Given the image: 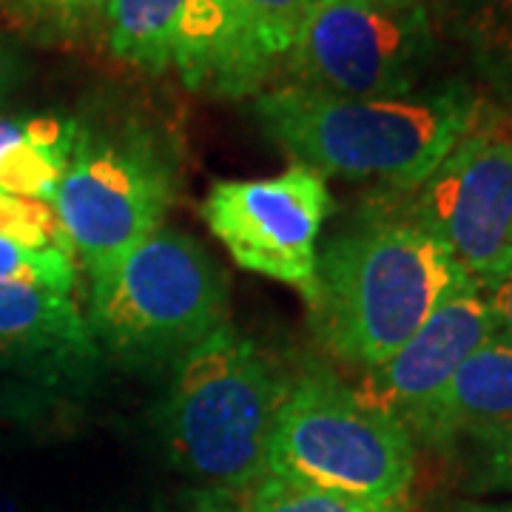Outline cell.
<instances>
[{
    "instance_id": "1",
    "label": "cell",
    "mask_w": 512,
    "mask_h": 512,
    "mask_svg": "<svg viewBox=\"0 0 512 512\" xmlns=\"http://www.w3.org/2000/svg\"><path fill=\"white\" fill-rule=\"evenodd\" d=\"M254 117L268 140L322 177L379 180L407 194L476 128L484 103L461 80L396 97H333L285 83L256 94Z\"/></svg>"
},
{
    "instance_id": "2",
    "label": "cell",
    "mask_w": 512,
    "mask_h": 512,
    "mask_svg": "<svg viewBox=\"0 0 512 512\" xmlns=\"http://www.w3.org/2000/svg\"><path fill=\"white\" fill-rule=\"evenodd\" d=\"M467 276L416 222L379 208L316 254L311 325L345 365L390 359Z\"/></svg>"
},
{
    "instance_id": "3",
    "label": "cell",
    "mask_w": 512,
    "mask_h": 512,
    "mask_svg": "<svg viewBox=\"0 0 512 512\" xmlns=\"http://www.w3.org/2000/svg\"><path fill=\"white\" fill-rule=\"evenodd\" d=\"M168 373L154 421L171 464L222 493L268 476V439L291 384L271 356L222 325Z\"/></svg>"
},
{
    "instance_id": "4",
    "label": "cell",
    "mask_w": 512,
    "mask_h": 512,
    "mask_svg": "<svg viewBox=\"0 0 512 512\" xmlns=\"http://www.w3.org/2000/svg\"><path fill=\"white\" fill-rule=\"evenodd\" d=\"M228 282L200 242L157 228L92 279L89 328L103 356L137 370H171L225 325Z\"/></svg>"
},
{
    "instance_id": "5",
    "label": "cell",
    "mask_w": 512,
    "mask_h": 512,
    "mask_svg": "<svg viewBox=\"0 0 512 512\" xmlns=\"http://www.w3.org/2000/svg\"><path fill=\"white\" fill-rule=\"evenodd\" d=\"M265 470L311 490L404 501L416 478V441L330 370H308L279 404Z\"/></svg>"
},
{
    "instance_id": "6",
    "label": "cell",
    "mask_w": 512,
    "mask_h": 512,
    "mask_svg": "<svg viewBox=\"0 0 512 512\" xmlns=\"http://www.w3.org/2000/svg\"><path fill=\"white\" fill-rule=\"evenodd\" d=\"M174 188V160L154 131L77 120L52 205L74 254L97 279L160 228Z\"/></svg>"
},
{
    "instance_id": "7",
    "label": "cell",
    "mask_w": 512,
    "mask_h": 512,
    "mask_svg": "<svg viewBox=\"0 0 512 512\" xmlns=\"http://www.w3.org/2000/svg\"><path fill=\"white\" fill-rule=\"evenodd\" d=\"M384 208L416 222L490 291L512 271V128L481 117L439 168Z\"/></svg>"
},
{
    "instance_id": "8",
    "label": "cell",
    "mask_w": 512,
    "mask_h": 512,
    "mask_svg": "<svg viewBox=\"0 0 512 512\" xmlns=\"http://www.w3.org/2000/svg\"><path fill=\"white\" fill-rule=\"evenodd\" d=\"M436 52L424 3L319 0L285 57L288 86L333 97L416 92Z\"/></svg>"
},
{
    "instance_id": "9",
    "label": "cell",
    "mask_w": 512,
    "mask_h": 512,
    "mask_svg": "<svg viewBox=\"0 0 512 512\" xmlns=\"http://www.w3.org/2000/svg\"><path fill=\"white\" fill-rule=\"evenodd\" d=\"M333 197L325 177L305 165L265 180H220L202 202L211 234L245 271L313 296L316 239Z\"/></svg>"
},
{
    "instance_id": "10",
    "label": "cell",
    "mask_w": 512,
    "mask_h": 512,
    "mask_svg": "<svg viewBox=\"0 0 512 512\" xmlns=\"http://www.w3.org/2000/svg\"><path fill=\"white\" fill-rule=\"evenodd\" d=\"M493 336L487 291L470 276H461L456 288L439 302L421 328L356 387V396L370 407L402 421L410 410L427 402L441 384L456 373Z\"/></svg>"
},
{
    "instance_id": "11",
    "label": "cell",
    "mask_w": 512,
    "mask_h": 512,
    "mask_svg": "<svg viewBox=\"0 0 512 512\" xmlns=\"http://www.w3.org/2000/svg\"><path fill=\"white\" fill-rule=\"evenodd\" d=\"M89 319L69 296L0 282V362L49 393H83L103 367Z\"/></svg>"
},
{
    "instance_id": "12",
    "label": "cell",
    "mask_w": 512,
    "mask_h": 512,
    "mask_svg": "<svg viewBox=\"0 0 512 512\" xmlns=\"http://www.w3.org/2000/svg\"><path fill=\"white\" fill-rule=\"evenodd\" d=\"M512 421V348L487 339L439 390L402 419L413 441L453 450L470 433Z\"/></svg>"
},
{
    "instance_id": "13",
    "label": "cell",
    "mask_w": 512,
    "mask_h": 512,
    "mask_svg": "<svg viewBox=\"0 0 512 512\" xmlns=\"http://www.w3.org/2000/svg\"><path fill=\"white\" fill-rule=\"evenodd\" d=\"M208 0H109L106 43L111 55L148 74L174 69Z\"/></svg>"
},
{
    "instance_id": "14",
    "label": "cell",
    "mask_w": 512,
    "mask_h": 512,
    "mask_svg": "<svg viewBox=\"0 0 512 512\" xmlns=\"http://www.w3.org/2000/svg\"><path fill=\"white\" fill-rule=\"evenodd\" d=\"M316 3L319 0H225L248 94L262 92L276 66L291 55Z\"/></svg>"
},
{
    "instance_id": "15",
    "label": "cell",
    "mask_w": 512,
    "mask_h": 512,
    "mask_svg": "<svg viewBox=\"0 0 512 512\" xmlns=\"http://www.w3.org/2000/svg\"><path fill=\"white\" fill-rule=\"evenodd\" d=\"M74 134L77 117H23L20 134L0 154V191L43 202L55 200Z\"/></svg>"
},
{
    "instance_id": "16",
    "label": "cell",
    "mask_w": 512,
    "mask_h": 512,
    "mask_svg": "<svg viewBox=\"0 0 512 512\" xmlns=\"http://www.w3.org/2000/svg\"><path fill=\"white\" fill-rule=\"evenodd\" d=\"M456 35L478 74L512 106V0H458Z\"/></svg>"
},
{
    "instance_id": "17",
    "label": "cell",
    "mask_w": 512,
    "mask_h": 512,
    "mask_svg": "<svg viewBox=\"0 0 512 512\" xmlns=\"http://www.w3.org/2000/svg\"><path fill=\"white\" fill-rule=\"evenodd\" d=\"M237 501L242 512H410L407 501H367L299 487L274 476H265L245 493H237Z\"/></svg>"
},
{
    "instance_id": "18",
    "label": "cell",
    "mask_w": 512,
    "mask_h": 512,
    "mask_svg": "<svg viewBox=\"0 0 512 512\" xmlns=\"http://www.w3.org/2000/svg\"><path fill=\"white\" fill-rule=\"evenodd\" d=\"M9 20L37 40H74L103 26L109 0H0Z\"/></svg>"
},
{
    "instance_id": "19",
    "label": "cell",
    "mask_w": 512,
    "mask_h": 512,
    "mask_svg": "<svg viewBox=\"0 0 512 512\" xmlns=\"http://www.w3.org/2000/svg\"><path fill=\"white\" fill-rule=\"evenodd\" d=\"M453 453L464 458V484L470 493H512V421L470 433Z\"/></svg>"
},
{
    "instance_id": "20",
    "label": "cell",
    "mask_w": 512,
    "mask_h": 512,
    "mask_svg": "<svg viewBox=\"0 0 512 512\" xmlns=\"http://www.w3.org/2000/svg\"><path fill=\"white\" fill-rule=\"evenodd\" d=\"M0 237L15 242L20 248H32V251L57 248L74 256L72 242L57 220L52 202L0 191Z\"/></svg>"
},
{
    "instance_id": "21",
    "label": "cell",
    "mask_w": 512,
    "mask_h": 512,
    "mask_svg": "<svg viewBox=\"0 0 512 512\" xmlns=\"http://www.w3.org/2000/svg\"><path fill=\"white\" fill-rule=\"evenodd\" d=\"M0 282H18V285L46 288L69 296L77 282L74 256L57 248H43V251L20 248L0 237Z\"/></svg>"
},
{
    "instance_id": "22",
    "label": "cell",
    "mask_w": 512,
    "mask_h": 512,
    "mask_svg": "<svg viewBox=\"0 0 512 512\" xmlns=\"http://www.w3.org/2000/svg\"><path fill=\"white\" fill-rule=\"evenodd\" d=\"M57 396L18 379V382L0 384V424H29L43 419L49 410H55Z\"/></svg>"
},
{
    "instance_id": "23",
    "label": "cell",
    "mask_w": 512,
    "mask_h": 512,
    "mask_svg": "<svg viewBox=\"0 0 512 512\" xmlns=\"http://www.w3.org/2000/svg\"><path fill=\"white\" fill-rule=\"evenodd\" d=\"M487 305L493 319V339L512 348V271L487 291Z\"/></svg>"
},
{
    "instance_id": "24",
    "label": "cell",
    "mask_w": 512,
    "mask_h": 512,
    "mask_svg": "<svg viewBox=\"0 0 512 512\" xmlns=\"http://www.w3.org/2000/svg\"><path fill=\"white\" fill-rule=\"evenodd\" d=\"M180 512H242L234 493L222 490H205V493H191Z\"/></svg>"
},
{
    "instance_id": "25",
    "label": "cell",
    "mask_w": 512,
    "mask_h": 512,
    "mask_svg": "<svg viewBox=\"0 0 512 512\" xmlns=\"http://www.w3.org/2000/svg\"><path fill=\"white\" fill-rule=\"evenodd\" d=\"M18 80H20L18 55H15L9 46H3V43H0V103H3L9 94L15 92Z\"/></svg>"
},
{
    "instance_id": "26",
    "label": "cell",
    "mask_w": 512,
    "mask_h": 512,
    "mask_svg": "<svg viewBox=\"0 0 512 512\" xmlns=\"http://www.w3.org/2000/svg\"><path fill=\"white\" fill-rule=\"evenodd\" d=\"M20 126H23V120H18V117H0V154L18 137Z\"/></svg>"
},
{
    "instance_id": "27",
    "label": "cell",
    "mask_w": 512,
    "mask_h": 512,
    "mask_svg": "<svg viewBox=\"0 0 512 512\" xmlns=\"http://www.w3.org/2000/svg\"><path fill=\"white\" fill-rule=\"evenodd\" d=\"M458 512H512V504H467Z\"/></svg>"
},
{
    "instance_id": "28",
    "label": "cell",
    "mask_w": 512,
    "mask_h": 512,
    "mask_svg": "<svg viewBox=\"0 0 512 512\" xmlns=\"http://www.w3.org/2000/svg\"><path fill=\"white\" fill-rule=\"evenodd\" d=\"M0 512H20V510H18V504H15L9 495L0 493Z\"/></svg>"
},
{
    "instance_id": "29",
    "label": "cell",
    "mask_w": 512,
    "mask_h": 512,
    "mask_svg": "<svg viewBox=\"0 0 512 512\" xmlns=\"http://www.w3.org/2000/svg\"><path fill=\"white\" fill-rule=\"evenodd\" d=\"M382 3H421V0H382Z\"/></svg>"
},
{
    "instance_id": "30",
    "label": "cell",
    "mask_w": 512,
    "mask_h": 512,
    "mask_svg": "<svg viewBox=\"0 0 512 512\" xmlns=\"http://www.w3.org/2000/svg\"><path fill=\"white\" fill-rule=\"evenodd\" d=\"M0 373H9V370H6V365H3V362H0Z\"/></svg>"
}]
</instances>
